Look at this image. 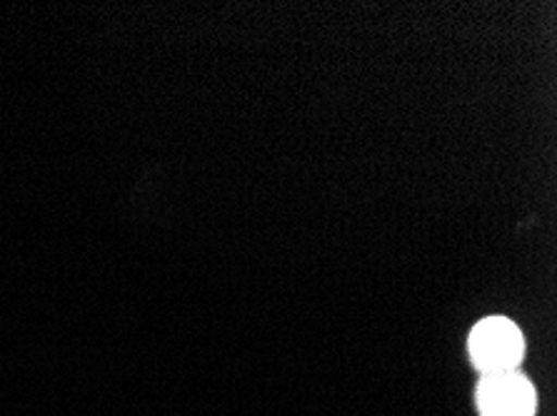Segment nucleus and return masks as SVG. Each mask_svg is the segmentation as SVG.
Listing matches in <instances>:
<instances>
[{
  "label": "nucleus",
  "instance_id": "1",
  "mask_svg": "<svg viewBox=\"0 0 557 416\" xmlns=\"http://www.w3.org/2000/svg\"><path fill=\"white\" fill-rule=\"evenodd\" d=\"M470 360L483 375L495 371H512L525 356V339L505 317H487L478 322L470 335Z\"/></svg>",
  "mask_w": 557,
  "mask_h": 416
},
{
  "label": "nucleus",
  "instance_id": "2",
  "mask_svg": "<svg viewBox=\"0 0 557 416\" xmlns=\"http://www.w3.org/2000/svg\"><path fill=\"white\" fill-rule=\"evenodd\" d=\"M535 389L518 369L483 375L478 385L480 416H535Z\"/></svg>",
  "mask_w": 557,
  "mask_h": 416
}]
</instances>
